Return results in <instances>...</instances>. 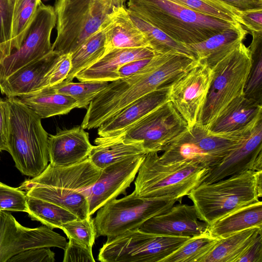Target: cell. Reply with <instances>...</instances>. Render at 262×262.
<instances>
[{
  "mask_svg": "<svg viewBox=\"0 0 262 262\" xmlns=\"http://www.w3.org/2000/svg\"><path fill=\"white\" fill-rule=\"evenodd\" d=\"M101 170L88 158L67 167L48 164L38 176L25 181L18 187L27 196L58 205L83 219L89 214L88 192L99 178Z\"/></svg>",
  "mask_w": 262,
  "mask_h": 262,
  "instance_id": "1",
  "label": "cell"
},
{
  "mask_svg": "<svg viewBox=\"0 0 262 262\" xmlns=\"http://www.w3.org/2000/svg\"><path fill=\"white\" fill-rule=\"evenodd\" d=\"M176 53L178 52L156 54L142 70L108 83L91 102L81 127L84 129L98 128L139 98L168 83L171 73L167 67L160 64Z\"/></svg>",
  "mask_w": 262,
  "mask_h": 262,
  "instance_id": "2",
  "label": "cell"
},
{
  "mask_svg": "<svg viewBox=\"0 0 262 262\" xmlns=\"http://www.w3.org/2000/svg\"><path fill=\"white\" fill-rule=\"evenodd\" d=\"M127 9L185 45L203 41L239 25L204 15L170 0H128Z\"/></svg>",
  "mask_w": 262,
  "mask_h": 262,
  "instance_id": "3",
  "label": "cell"
},
{
  "mask_svg": "<svg viewBox=\"0 0 262 262\" xmlns=\"http://www.w3.org/2000/svg\"><path fill=\"white\" fill-rule=\"evenodd\" d=\"M128 0H57L56 38L52 50L61 55L71 54L102 28Z\"/></svg>",
  "mask_w": 262,
  "mask_h": 262,
  "instance_id": "4",
  "label": "cell"
},
{
  "mask_svg": "<svg viewBox=\"0 0 262 262\" xmlns=\"http://www.w3.org/2000/svg\"><path fill=\"white\" fill-rule=\"evenodd\" d=\"M10 107L8 152L24 175L35 177L49 164V135L41 118L18 97L6 98Z\"/></svg>",
  "mask_w": 262,
  "mask_h": 262,
  "instance_id": "5",
  "label": "cell"
},
{
  "mask_svg": "<svg viewBox=\"0 0 262 262\" xmlns=\"http://www.w3.org/2000/svg\"><path fill=\"white\" fill-rule=\"evenodd\" d=\"M209 168L192 162L162 163L157 152L146 154L135 181L144 198H182L202 183Z\"/></svg>",
  "mask_w": 262,
  "mask_h": 262,
  "instance_id": "6",
  "label": "cell"
},
{
  "mask_svg": "<svg viewBox=\"0 0 262 262\" xmlns=\"http://www.w3.org/2000/svg\"><path fill=\"white\" fill-rule=\"evenodd\" d=\"M257 171L249 170L211 183H202L187 195L199 219L208 226L227 214L259 200Z\"/></svg>",
  "mask_w": 262,
  "mask_h": 262,
  "instance_id": "7",
  "label": "cell"
},
{
  "mask_svg": "<svg viewBox=\"0 0 262 262\" xmlns=\"http://www.w3.org/2000/svg\"><path fill=\"white\" fill-rule=\"evenodd\" d=\"M249 130L214 134L196 123L169 142L159 159L164 164L188 162L210 168L236 148Z\"/></svg>",
  "mask_w": 262,
  "mask_h": 262,
  "instance_id": "8",
  "label": "cell"
},
{
  "mask_svg": "<svg viewBox=\"0 0 262 262\" xmlns=\"http://www.w3.org/2000/svg\"><path fill=\"white\" fill-rule=\"evenodd\" d=\"M252 60L249 48L241 42L212 68L213 78L201 121L205 128L209 129L225 108L244 95Z\"/></svg>",
  "mask_w": 262,
  "mask_h": 262,
  "instance_id": "9",
  "label": "cell"
},
{
  "mask_svg": "<svg viewBox=\"0 0 262 262\" xmlns=\"http://www.w3.org/2000/svg\"><path fill=\"white\" fill-rule=\"evenodd\" d=\"M177 199L144 198L134 191L120 199H114L97 211L94 218L97 237H113L139 228L146 221L168 211Z\"/></svg>",
  "mask_w": 262,
  "mask_h": 262,
  "instance_id": "10",
  "label": "cell"
},
{
  "mask_svg": "<svg viewBox=\"0 0 262 262\" xmlns=\"http://www.w3.org/2000/svg\"><path fill=\"white\" fill-rule=\"evenodd\" d=\"M190 237L153 234L135 228L107 237L98 259L101 262H162Z\"/></svg>",
  "mask_w": 262,
  "mask_h": 262,
  "instance_id": "11",
  "label": "cell"
},
{
  "mask_svg": "<svg viewBox=\"0 0 262 262\" xmlns=\"http://www.w3.org/2000/svg\"><path fill=\"white\" fill-rule=\"evenodd\" d=\"M187 128L186 123L168 100L122 134L105 139L140 142L147 152H158L163 151L169 142Z\"/></svg>",
  "mask_w": 262,
  "mask_h": 262,
  "instance_id": "12",
  "label": "cell"
},
{
  "mask_svg": "<svg viewBox=\"0 0 262 262\" xmlns=\"http://www.w3.org/2000/svg\"><path fill=\"white\" fill-rule=\"evenodd\" d=\"M212 78V68L205 61L196 59L193 66L169 84L168 100L188 127L201 123Z\"/></svg>",
  "mask_w": 262,
  "mask_h": 262,
  "instance_id": "13",
  "label": "cell"
},
{
  "mask_svg": "<svg viewBox=\"0 0 262 262\" xmlns=\"http://www.w3.org/2000/svg\"><path fill=\"white\" fill-rule=\"evenodd\" d=\"M56 24L54 7L42 3L19 48L0 64V82L24 66L53 51L51 35Z\"/></svg>",
  "mask_w": 262,
  "mask_h": 262,
  "instance_id": "14",
  "label": "cell"
},
{
  "mask_svg": "<svg viewBox=\"0 0 262 262\" xmlns=\"http://www.w3.org/2000/svg\"><path fill=\"white\" fill-rule=\"evenodd\" d=\"M64 237L43 225L30 228L20 225L10 213L0 210V262L36 248L57 247L64 249Z\"/></svg>",
  "mask_w": 262,
  "mask_h": 262,
  "instance_id": "15",
  "label": "cell"
},
{
  "mask_svg": "<svg viewBox=\"0 0 262 262\" xmlns=\"http://www.w3.org/2000/svg\"><path fill=\"white\" fill-rule=\"evenodd\" d=\"M145 155L129 157L101 170L99 178L88 190L89 215L125 192L134 181Z\"/></svg>",
  "mask_w": 262,
  "mask_h": 262,
  "instance_id": "16",
  "label": "cell"
},
{
  "mask_svg": "<svg viewBox=\"0 0 262 262\" xmlns=\"http://www.w3.org/2000/svg\"><path fill=\"white\" fill-rule=\"evenodd\" d=\"M261 140L262 120L245 134L236 148L219 163L209 168L202 183H211L235 174L253 170L254 161L262 151Z\"/></svg>",
  "mask_w": 262,
  "mask_h": 262,
  "instance_id": "17",
  "label": "cell"
},
{
  "mask_svg": "<svg viewBox=\"0 0 262 262\" xmlns=\"http://www.w3.org/2000/svg\"><path fill=\"white\" fill-rule=\"evenodd\" d=\"M208 226L199 219L193 205L181 203L149 219L139 229L153 234L191 237L202 233Z\"/></svg>",
  "mask_w": 262,
  "mask_h": 262,
  "instance_id": "18",
  "label": "cell"
},
{
  "mask_svg": "<svg viewBox=\"0 0 262 262\" xmlns=\"http://www.w3.org/2000/svg\"><path fill=\"white\" fill-rule=\"evenodd\" d=\"M169 84L143 95L103 122L98 127L99 137L108 138L120 135L150 112L168 101Z\"/></svg>",
  "mask_w": 262,
  "mask_h": 262,
  "instance_id": "19",
  "label": "cell"
},
{
  "mask_svg": "<svg viewBox=\"0 0 262 262\" xmlns=\"http://www.w3.org/2000/svg\"><path fill=\"white\" fill-rule=\"evenodd\" d=\"M93 146L88 133L81 126L60 130L49 136L50 164L58 167L78 164L88 158Z\"/></svg>",
  "mask_w": 262,
  "mask_h": 262,
  "instance_id": "20",
  "label": "cell"
},
{
  "mask_svg": "<svg viewBox=\"0 0 262 262\" xmlns=\"http://www.w3.org/2000/svg\"><path fill=\"white\" fill-rule=\"evenodd\" d=\"M59 56L52 51L21 68L0 82L2 94L7 97H20L41 89L45 77Z\"/></svg>",
  "mask_w": 262,
  "mask_h": 262,
  "instance_id": "21",
  "label": "cell"
},
{
  "mask_svg": "<svg viewBox=\"0 0 262 262\" xmlns=\"http://www.w3.org/2000/svg\"><path fill=\"white\" fill-rule=\"evenodd\" d=\"M262 120V104L244 95L233 100L210 128L214 134H226L248 130Z\"/></svg>",
  "mask_w": 262,
  "mask_h": 262,
  "instance_id": "22",
  "label": "cell"
},
{
  "mask_svg": "<svg viewBox=\"0 0 262 262\" xmlns=\"http://www.w3.org/2000/svg\"><path fill=\"white\" fill-rule=\"evenodd\" d=\"M156 54L149 48L114 49L106 53L92 66L78 73L80 81L111 82L119 78L117 71L132 60L150 58Z\"/></svg>",
  "mask_w": 262,
  "mask_h": 262,
  "instance_id": "23",
  "label": "cell"
},
{
  "mask_svg": "<svg viewBox=\"0 0 262 262\" xmlns=\"http://www.w3.org/2000/svg\"><path fill=\"white\" fill-rule=\"evenodd\" d=\"M103 27L106 38L105 54L117 49L150 48L144 34L131 20L126 7L116 11Z\"/></svg>",
  "mask_w": 262,
  "mask_h": 262,
  "instance_id": "24",
  "label": "cell"
},
{
  "mask_svg": "<svg viewBox=\"0 0 262 262\" xmlns=\"http://www.w3.org/2000/svg\"><path fill=\"white\" fill-rule=\"evenodd\" d=\"M248 31L241 24L224 30L198 43L186 45L196 59L213 67L245 38Z\"/></svg>",
  "mask_w": 262,
  "mask_h": 262,
  "instance_id": "25",
  "label": "cell"
},
{
  "mask_svg": "<svg viewBox=\"0 0 262 262\" xmlns=\"http://www.w3.org/2000/svg\"><path fill=\"white\" fill-rule=\"evenodd\" d=\"M252 227L262 228V203L260 200L245 205L220 218L207 230L215 237L224 238Z\"/></svg>",
  "mask_w": 262,
  "mask_h": 262,
  "instance_id": "26",
  "label": "cell"
},
{
  "mask_svg": "<svg viewBox=\"0 0 262 262\" xmlns=\"http://www.w3.org/2000/svg\"><path fill=\"white\" fill-rule=\"evenodd\" d=\"M94 143L95 145L93 146L88 159L100 170L129 157L147 153L140 142H126L98 137Z\"/></svg>",
  "mask_w": 262,
  "mask_h": 262,
  "instance_id": "27",
  "label": "cell"
},
{
  "mask_svg": "<svg viewBox=\"0 0 262 262\" xmlns=\"http://www.w3.org/2000/svg\"><path fill=\"white\" fill-rule=\"evenodd\" d=\"M18 98L41 119L67 114L77 106L74 98L58 93L50 86Z\"/></svg>",
  "mask_w": 262,
  "mask_h": 262,
  "instance_id": "28",
  "label": "cell"
},
{
  "mask_svg": "<svg viewBox=\"0 0 262 262\" xmlns=\"http://www.w3.org/2000/svg\"><path fill=\"white\" fill-rule=\"evenodd\" d=\"M262 228L252 227L233 233L221 240L202 262H236L254 242Z\"/></svg>",
  "mask_w": 262,
  "mask_h": 262,
  "instance_id": "29",
  "label": "cell"
},
{
  "mask_svg": "<svg viewBox=\"0 0 262 262\" xmlns=\"http://www.w3.org/2000/svg\"><path fill=\"white\" fill-rule=\"evenodd\" d=\"M106 50V38L103 27L71 54V68L65 80L72 81L78 73L92 66L102 57Z\"/></svg>",
  "mask_w": 262,
  "mask_h": 262,
  "instance_id": "30",
  "label": "cell"
},
{
  "mask_svg": "<svg viewBox=\"0 0 262 262\" xmlns=\"http://www.w3.org/2000/svg\"><path fill=\"white\" fill-rule=\"evenodd\" d=\"M27 197V213L31 219L40 222L51 229H61L64 224L78 219L73 213L58 205L34 197Z\"/></svg>",
  "mask_w": 262,
  "mask_h": 262,
  "instance_id": "31",
  "label": "cell"
},
{
  "mask_svg": "<svg viewBox=\"0 0 262 262\" xmlns=\"http://www.w3.org/2000/svg\"><path fill=\"white\" fill-rule=\"evenodd\" d=\"M221 239L211 235L207 229L190 237L162 262H202Z\"/></svg>",
  "mask_w": 262,
  "mask_h": 262,
  "instance_id": "32",
  "label": "cell"
},
{
  "mask_svg": "<svg viewBox=\"0 0 262 262\" xmlns=\"http://www.w3.org/2000/svg\"><path fill=\"white\" fill-rule=\"evenodd\" d=\"M127 10L131 20L144 34L149 42L150 48L156 54H161L176 51L195 58L186 45L174 40L135 12L127 8Z\"/></svg>",
  "mask_w": 262,
  "mask_h": 262,
  "instance_id": "33",
  "label": "cell"
},
{
  "mask_svg": "<svg viewBox=\"0 0 262 262\" xmlns=\"http://www.w3.org/2000/svg\"><path fill=\"white\" fill-rule=\"evenodd\" d=\"M41 0H17L12 20V43L14 51L23 42L35 17Z\"/></svg>",
  "mask_w": 262,
  "mask_h": 262,
  "instance_id": "34",
  "label": "cell"
},
{
  "mask_svg": "<svg viewBox=\"0 0 262 262\" xmlns=\"http://www.w3.org/2000/svg\"><path fill=\"white\" fill-rule=\"evenodd\" d=\"M170 1L204 15L233 23H242L241 10L221 0Z\"/></svg>",
  "mask_w": 262,
  "mask_h": 262,
  "instance_id": "35",
  "label": "cell"
},
{
  "mask_svg": "<svg viewBox=\"0 0 262 262\" xmlns=\"http://www.w3.org/2000/svg\"><path fill=\"white\" fill-rule=\"evenodd\" d=\"M107 81H80L65 80L50 87L56 92L69 95L77 102V108L88 107L92 100L108 84Z\"/></svg>",
  "mask_w": 262,
  "mask_h": 262,
  "instance_id": "36",
  "label": "cell"
},
{
  "mask_svg": "<svg viewBox=\"0 0 262 262\" xmlns=\"http://www.w3.org/2000/svg\"><path fill=\"white\" fill-rule=\"evenodd\" d=\"M17 0H0V64L13 51L12 27Z\"/></svg>",
  "mask_w": 262,
  "mask_h": 262,
  "instance_id": "37",
  "label": "cell"
},
{
  "mask_svg": "<svg viewBox=\"0 0 262 262\" xmlns=\"http://www.w3.org/2000/svg\"><path fill=\"white\" fill-rule=\"evenodd\" d=\"M61 229L68 238L90 248H93L97 238L94 218L91 216L69 222L63 225Z\"/></svg>",
  "mask_w": 262,
  "mask_h": 262,
  "instance_id": "38",
  "label": "cell"
},
{
  "mask_svg": "<svg viewBox=\"0 0 262 262\" xmlns=\"http://www.w3.org/2000/svg\"><path fill=\"white\" fill-rule=\"evenodd\" d=\"M252 64L245 85L244 95L262 104V53L259 46L252 54Z\"/></svg>",
  "mask_w": 262,
  "mask_h": 262,
  "instance_id": "39",
  "label": "cell"
},
{
  "mask_svg": "<svg viewBox=\"0 0 262 262\" xmlns=\"http://www.w3.org/2000/svg\"><path fill=\"white\" fill-rule=\"evenodd\" d=\"M26 192L0 182V210L27 212Z\"/></svg>",
  "mask_w": 262,
  "mask_h": 262,
  "instance_id": "40",
  "label": "cell"
},
{
  "mask_svg": "<svg viewBox=\"0 0 262 262\" xmlns=\"http://www.w3.org/2000/svg\"><path fill=\"white\" fill-rule=\"evenodd\" d=\"M71 68V54L60 55L53 67L45 77L42 88L56 85L65 80Z\"/></svg>",
  "mask_w": 262,
  "mask_h": 262,
  "instance_id": "41",
  "label": "cell"
},
{
  "mask_svg": "<svg viewBox=\"0 0 262 262\" xmlns=\"http://www.w3.org/2000/svg\"><path fill=\"white\" fill-rule=\"evenodd\" d=\"M64 249L63 262H95L92 248H88L71 238H68Z\"/></svg>",
  "mask_w": 262,
  "mask_h": 262,
  "instance_id": "42",
  "label": "cell"
},
{
  "mask_svg": "<svg viewBox=\"0 0 262 262\" xmlns=\"http://www.w3.org/2000/svg\"><path fill=\"white\" fill-rule=\"evenodd\" d=\"M55 253L49 248H36L20 252L7 262H54Z\"/></svg>",
  "mask_w": 262,
  "mask_h": 262,
  "instance_id": "43",
  "label": "cell"
},
{
  "mask_svg": "<svg viewBox=\"0 0 262 262\" xmlns=\"http://www.w3.org/2000/svg\"><path fill=\"white\" fill-rule=\"evenodd\" d=\"M10 107L7 100L0 98V151H8Z\"/></svg>",
  "mask_w": 262,
  "mask_h": 262,
  "instance_id": "44",
  "label": "cell"
},
{
  "mask_svg": "<svg viewBox=\"0 0 262 262\" xmlns=\"http://www.w3.org/2000/svg\"><path fill=\"white\" fill-rule=\"evenodd\" d=\"M241 24L245 26L251 33L262 32V8H254L241 10Z\"/></svg>",
  "mask_w": 262,
  "mask_h": 262,
  "instance_id": "45",
  "label": "cell"
},
{
  "mask_svg": "<svg viewBox=\"0 0 262 262\" xmlns=\"http://www.w3.org/2000/svg\"><path fill=\"white\" fill-rule=\"evenodd\" d=\"M154 57L132 60L123 64L117 71L119 78H127L142 70L151 62Z\"/></svg>",
  "mask_w": 262,
  "mask_h": 262,
  "instance_id": "46",
  "label": "cell"
},
{
  "mask_svg": "<svg viewBox=\"0 0 262 262\" xmlns=\"http://www.w3.org/2000/svg\"><path fill=\"white\" fill-rule=\"evenodd\" d=\"M236 262H262V234L258 235Z\"/></svg>",
  "mask_w": 262,
  "mask_h": 262,
  "instance_id": "47",
  "label": "cell"
},
{
  "mask_svg": "<svg viewBox=\"0 0 262 262\" xmlns=\"http://www.w3.org/2000/svg\"><path fill=\"white\" fill-rule=\"evenodd\" d=\"M239 9L246 10L254 8H262V0H221Z\"/></svg>",
  "mask_w": 262,
  "mask_h": 262,
  "instance_id": "48",
  "label": "cell"
},
{
  "mask_svg": "<svg viewBox=\"0 0 262 262\" xmlns=\"http://www.w3.org/2000/svg\"><path fill=\"white\" fill-rule=\"evenodd\" d=\"M262 170L257 171L256 188L258 197L262 196Z\"/></svg>",
  "mask_w": 262,
  "mask_h": 262,
  "instance_id": "49",
  "label": "cell"
},
{
  "mask_svg": "<svg viewBox=\"0 0 262 262\" xmlns=\"http://www.w3.org/2000/svg\"><path fill=\"white\" fill-rule=\"evenodd\" d=\"M253 170H262V151L259 153L254 161Z\"/></svg>",
  "mask_w": 262,
  "mask_h": 262,
  "instance_id": "50",
  "label": "cell"
}]
</instances>
